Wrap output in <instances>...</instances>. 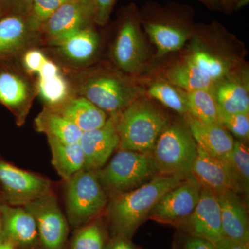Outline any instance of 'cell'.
<instances>
[{"label":"cell","instance_id":"obj_1","mask_svg":"<svg viewBox=\"0 0 249 249\" xmlns=\"http://www.w3.org/2000/svg\"><path fill=\"white\" fill-rule=\"evenodd\" d=\"M184 179L157 175L135 189L111 196L108 205L109 237H124L132 240L161 196Z\"/></svg>","mask_w":249,"mask_h":249},{"label":"cell","instance_id":"obj_2","mask_svg":"<svg viewBox=\"0 0 249 249\" xmlns=\"http://www.w3.org/2000/svg\"><path fill=\"white\" fill-rule=\"evenodd\" d=\"M68 79L73 94L87 98L109 116L119 114L140 96L138 87L111 72L79 70Z\"/></svg>","mask_w":249,"mask_h":249},{"label":"cell","instance_id":"obj_3","mask_svg":"<svg viewBox=\"0 0 249 249\" xmlns=\"http://www.w3.org/2000/svg\"><path fill=\"white\" fill-rule=\"evenodd\" d=\"M168 116L146 100H137L116 115L119 150L151 155L157 139L169 124Z\"/></svg>","mask_w":249,"mask_h":249},{"label":"cell","instance_id":"obj_4","mask_svg":"<svg viewBox=\"0 0 249 249\" xmlns=\"http://www.w3.org/2000/svg\"><path fill=\"white\" fill-rule=\"evenodd\" d=\"M197 145L188 125L175 122L160 134L152 152L158 175L186 178L191 175Z\"/></svg>","mask_w":249,"mask_h":249},{"label":"cell","instance_id":"obj_5","mask_svg":"<svg viewBox=\"0 0 249 249\" xmlns=\"http://www.w3.org/2000/svg\"><path fill=\"white\" fill-rule=\"evenodd\" d=\"M107 196L135 189L158 175L151 155L119 150L106 166L96 170Z\"/></svg>","mask_w":249,"mask_h":249},{"label":"cell","instance_id":"obj_6","mask_svg":"<svg viewBox=\"0 0 249 249\" xmlns=\"http://www.w3.org/2000/svg\"><path fill=\"white\" fill-rule=\"evenodd\" d=\"M66 183L67 219L76 229L101 213L107 206L108 196L93 170H80Z\"/></svg>","mask_w":249,"mask_h":249},{"label":"cell","instance_id":"obj_7","mask_svg":"<svg viewBox=\"0 0 249 249\" xmlns=\"http://www.w3.org/2000/svg\"><path fill=\"white\" fill-rule=\"evenodd\" d=\"M113 61L123 71L135 73L147 58L146 46L140 29V18L134 5L124 10L111 49Z\"/></svg>","mask_w":249,"mask_h":249},{"label":"cell","instance_id":"obj_8","mask_svg":"<svg viewBox=\"0 0 249 249\" xmlns=\"http://www.w3.org/2000/svg\"><path fill=\"white\" fill-rule=\"evenodd\" d=\"M24 207L35 219L40 249H66L70 224L52 193Z\"/></svg>","mask_w":249,"mask_h":249},{"label":"cell","instance_id":"obj_9","mask_svg":"<svg viewBox=\"0 0 249 249\" xmlns=\"http://www.w3.org/2000/svg\"><path fill=\"white\" fill-rule=\"evenodd\" d=\"M0 191L5 204L24 206L52 193V184L47 178L20 169L0 155Z\"/></svg>","mask_w":249,"mask_h":249},{"label":"cell","instance_id":"obj_10","mask_svg":"<svg viewBox=\"0 0 249 249\" xmlns=\"http://www.w3.org/2000/svg\"><path fill=\"white\" fill-rule=\"evenodd\" d=\"M202 186L193 175L172 188L155 205L147 219L178 228L196 207Z\"/></svg>","mask_w":249,"mask_h":249},{"label":"cell","instance_id":"obj_11","mask_svg":"<svg viewBox=\"0 0 249 249\" xmlns=\"http://www.w3.org/2000/svg\"><path fill=\"white\" fill-rule=\"evenodd\" d=\"M93 24L92 3L69 0L47 19L40 31V39L54 47L77 31L91 27Z\"/></svg>","mask_w":249,"mask_h":249},{"label":"cell","instance_id":"obj_12","mask_svg":"<svg viewBox=\"0 0 249 249\" xmlns=\"http://www.w3.org/2000/svg\"><path fill=\"white\" fill-rule=\"evenodd\" d=\"M36 94V85L6 60L0 61V103L14 114L18 125L25 122Z\"/></svg>","mask_w":249,"mask_h":249},{"label":"cell","instance_id":"obj_13","mask_svg":"<svg viewBox=\"0 0 249 249\" xmlns=\"http://www.w3.org/2000/svg\"><path fill=\"white\" fill-rule=\"evenodd\" d=\"M178 228L186 235L215 245L224 237L217 196L202 187L194 211Z\"/></svg>","mask_w":249,"mask_h":249},{"label":"cell","instance_id":"obj_14","mask_svg":"<svg viewBox=\"0 0 249 249\" xmlns=\"http://www.w3.org/2000/svg\"><path fill=\"white\" fill-rule=\"evenodd\" d=\"M152 18H145L142 20L144 29L157 49L158 58L167 53L182 48L188 37L190 32L183 26L179 19L174 18L168 13V10H159L152 15Z\"/></svg>","mask_w":249,"mask_h":249},{"label":"cell","instance_id":"obj_15","mask_svg":"<svg viewBox=\"0 0 249 249\" xmlns=\"http://www.w3.org/2000/svg\"><path fill=\"white\" fill-rule=\"evenodd\" d=\"M116 115L109 116L102 127L82 134L79 143L85 155L84 170L96 171L101 169L114 150L119 148Z\"/></svg>","mask_w":249,"mask_h":249},{"label":"cell","instance_id":"obj_16","mask_svg":"<svg viewBox=\"0 0 249 249\" xmlns=\"http://www.w3.org/2000/svg\"><path fill=\"white\" fill-rule=\"evenodd\" d=\"M0 211L2 219L0 239L10 242L16 249H40L35 219L24 206L2 203Z\"/></svg>","mask_w":249,"mask_h":249},{"label":"cell","instance_id":"obj_17","mask_svg":"<svg viewBox=\"0 0 249 249\" xmlns=\"http://www.w3.org/2000/svg\"><path fill=\"white\" fill-rule=\"evenodd\" d=\"M40 40V36L32 32L26 18L6 14L0 18V61L22 55Z\"/></svg>","mask_w":249,"mask_h":249},{"label":"cell","instance_id":"obj_18","mask_svg":"<svg viewBox=\"0 0 249 249\" xmlns=\"http://www.w3.org/2000/svg\"><path fill=\"white\" fill-rule=\"evenodd\" d=\"M187 124L198 147L209 155L225 160L231 153L235 139L222 125L209 124L186 114Z\"/></svg>","mask_w":249,"mask_h":249},{"label":"cell","instance_id":"obj_19","mask_svg":"<svg viewBox=\"0 0 249 249\" xmlns=\"http://www.w3.org/2000/svg\"><path fill=\"white\" fill-rule=\"evenodd\" d=\"M217 196L220 206L224 237L249 245L248 214L240 195L227 191Z\"/></svg>","mask_w":249,"mask_h":249},{"label":"cell","instance_id":"obj_20","mask_svg":"<svg viewBox=\"0 0 249 249\" xmlns=\"http://www.w3.org/2000/svg\"><path fill=\"white\" fill-rule=\"evenodd\" d=\"M191 175L203 188L213 192L216 196L227 191L235 192L226 160L209 155L198 146Z\"/></svg>","mask_w":249,"mask_h":249},{"label":"cell","instance_id":"obj_21","mask_svg":"<svg viewBox=\"0 0 249 249\" xmlns=\"http://www.w3.org/2000/svg\"><path fill=\"white\" fill-rule=\"evenodd\" d=\"M99 44V36L91 26L77 31L53 47L62 60L71 67L80 69L94 58Z\"/></svg>","mask_w":249,"mask_h":249},{"label":"cell","instance_id":"obj_22","mask_svg":"<svg viewBox=\"0 0 249 249\" xmlns=\"http://www.w3.org/2000/svg\"><path fill=\"white\" fill-rule=\"evenodd\" d=\"M52 109L73 122L83 133L102 127L109 117L89 100L78 95H72L60 106Z\"/></svg>","mask_w":249,"mask_h":249},{"label":"cell","instance_id":"obj_23","mask_svg":"<svg viewBox=\"0 0 249 249\" xmlns=\"http://www.w3.org/2000/svg\"><path fill=\"white\" fill-rule=\"evenodd\" d=\"M213 91L219 107L229 114L249 113L248 83L235 77L218 80Z\"/></svg>","mask_w":249,"mask_h":249},{"label":"cell","instance_id":"obj_24","mask_svg":"<svg viewBox=\"0 0 249 249\" xmlns=\"http://www.w3.org/2000/svg\"><path fill=\"white\" fill-rule=\"evenodd\" d=\"M37 132L45 134L47 139H53L67 143L79 142L83 132L61 114L52 108L44 107L35 119Z\"/></svg>","mask_w":249,"mask_h":249},{"label":"cell","instance_id":"obj_25","mask_svg":"<svg viewBox=\"0 0 249 249\" xmlns=\"http://www.w3.org/2000/svg\"><path fill=\"white\" fill-rule=\"evenodd\" d=\"M47 141L52 152V165L65 182L84 169L85 155L79 142L67 143L53 139Z\"/></svg>","mask_w":249,"mask_h":249},{"label":"cell","instance_id":"obj_26","mask_svg":"<svg viewBox=\"0 0 249 249\" xmlns=\"http://www.w3.org/2000/svg\"><path fill=\"white\" fill-rule=\"evenodd\" d=\"M188 114L209 124H221L222 109L219 107L213 89L183 91Z\"/></svg>","mask_w":249,"mask_h":249},{"label":"cell","instance_id":"obj_27","mask_svg":"<svg viewBox=\"0 0 249 249\" xmlns=\"http://www.w3.org/2000/svg\"><path fill=\"white\" fill-rule=\"evenodd\" d=\"M166 77L170 84L185 91L213 89L216 83L187 59L182 63L170 68Z\"/></svg>","mask_w":249,"mask_h":249},{"label":"cell","instance_id":"obj_28","mask_svg":"<svg viewBox=\"0 0 249 249\" xmlns=\"http://www.w3.org/2000/svg\"><path fill=\"white\" fill-rule=\"evenodd\" d=\"M36 88L47 107H57L73 95L71 83L62 71L54 76L38 77Z\"/></svg>","mask_w":249,"mask_h":249},{"label":"cell","instance_id":"obj_29","mask_svg":"<svg viewBox=\"0 0 249 249\" xmlns=\"http://www.w3.org/2000/svg\"><path fill=\"white\" fill-rule=\"evenodd\" d=\"M234 189L239 195L249 197V150L245 142L235 140L231 153L225 160Z\"/></svg>","mask_w":249,"mask_h":249},{"label":"cell","instance_id":"obj_30","mask_svg":"<svg viewBox=\"0 0 249 249\" xmlns=\"http://www.w3.org/2000/svg\"><path fill=\"white\" fill-rule=\"evenodd\" d=\"M107 241L103 224L98 221H91L76 229L69 249H106Z\"/></svg>","mask_w":249,"mask_h":249},{"label":"cell","instance_id":"obj_31","mask_svg":"<svg viewBox=\"0 0 249 249\" xmlns=\"http://www.w3.org/2000/svg\"><path fill=\"white\" fill-rule=\"evenodd\" d=\"M187 60L214 82L229 75V64L209 52L196 50L191 54Z\"/></svg>","mask_w":249,"mask_h":249},{"label":"cell","instance_id":"obj_32","mask_svg":"<svg viewBox=\"0 0 249 249\" xmlns=\"http://www.w3.org/2000/svg\"><path fill=\"white\" fill-rule=\"evenodd\" d=\"M148 94L165 107L179 114H188L184 93L176 89L173 85L157 82L150 87Z\"/></svg>","mask_w":249,"mask_h":249},{"label":"cell","instance_id":"obj_33","mask_svg":"<svg viewBox=\"0 0 249 249\" xmlns=\"http://www.w3.org/2000/svg\"><path fill=\"white\" fill-rule=\"evenodd\" d=\"M69 0H33L26 19L32 32L40 36V31L47 19Z\"/></svg>","mask_w":249,"mask_h":249},{"label":"cell","instance_id":"obj_34","mask_svg":"<svg viewBox=\"0 0 249 249\" xmlns=\"http://www.w3.org/2000/svg\"><path fill=\"white\" fill-rule=\"evenodd\" d=\"M221 124L236 140L247 142L249 138V113L229 114L222 111Z\"/></svg>","mask_w":249,"mask_h":249},{"label":"cell","instance_id":"obj_35","mask_svg":"<svg viewBox=\"0 0 249 249\" xmlns=\"http://www.w3.org/2000/svg\"><path fill=\"white\" fill-rule=\"evenodd\" d=\"M47 59L45 54L40 49L31 47L23 53V68L29 74H37Z\"/></svg>","mask_w":249,"mask_h":249},{"label":"cell","instance_id":"obj_36","mask_svg":"<svg viewBox=\"0 0 249 249\" xmlns=\"http://www.w3.org/2000/svg\"><path fill=\"white\" fill-rule=\"evenodd\" d=\"M116 1L117 0H91L94 24L98 26H105L107 24Z\"/></svg>","mask_w":249,"mask_h":249},{"label":"cell","instance_id":"obj_37","mask_svg":"<svg viewBox=\"0 0 249 249\" xmlns=\"http://www.w3.org/2000/svg\"><path fill=\"white\" fill-rule=\"evenodd\" d=\"M33 0H2L6 14L19 15L26 18L29 14Z\"/></svg>","mask_w":249,"mask_h":249},{"label":"cell","instance_id":"obj_38","mask_svg":"<svg viewBox=\"0 0 249 249\" xmlns=\"http://www.w3.org/2000/svg\"><path fill=\"white\" fill-rule=\"evenodd\" d=\"M184 234L181 249H215L211 242Z\"/></svg>","mask_w":249,"mask_h":249},{"label":"cell","instance_id":"obj_39","mask_svg":"<svg viewBox=\"0 0 249 249\" xmlns=\"http://www.w3.org/2000/svg\"><path fill=\"white\" fill-rule=\"evenodd\" d=\"M106 249H139L130 239L124 237H109Z\"/></svg>","mask_w":249,"mask_h":249},{"label":"cell","instance_id":"obj_40","mask_svg":"<svg viewBox=\"0 0 249 249\" xmlns=\"http://www.w3.org/2000/svg\"><path fill=\"white\" fill-rule=\"evenodd\" d=\"M214 247L215 249H249L248 244L240 243L225 237H223Z\"/></svg>","mask_w":249,"mask_h":249},{"label":"cell","instance_id":"obj_41","mask_svg":"<svg viewBox=\"0 0 249 249\" xmlns=\"http://www.w3.org/2000/svg\"><path fill=\"white\" fill-rule=\"evenodd\" d=\"M202 4L206 5L208 8L216 11H222L223 6L219 0H199Z\"/></svg>","mask_w":249,"mask_h":249},{"label":"cell","instance_id":"obj_42","mask_svg":"<svg viewBox=\"0 0 249 249\" xmlns=\"http://www.w3.org/2000/svg\"><path fill=\"white\" fill-rule=\"evenodd\" d=\"M222 3L224 11H231L232 9H237V0H219Z\"/></svg>","mask_w":249,"mask_h":249},{"label":"cell","instance_id":"obj_43","mask_svg":"<svg viewBox=\"0 0 249 249\" xmlns=\"http://www.w3.org/2000/svg\"><path fill=\"white\" fill-rule=\"evenodd\" d=\"M0 249H16L14 246L7 241L0 239Z\"/></svg>","mask_w":249,"mask_h":249},{"label":"cell","instance_id":"obj_44","mask_svg":"<svg viewBox=\"0 0 249 249\" xmlns=\"http://www.w3.org/2000/svg\"><path fill=\"white\" fill-rule=\"evenodd\" d=\"M249 0H237V9L243 7L248 4Z\"/></svg>","mask_w":249,"mask_h":249},{"label":"cell","instance_id":"obj_45","mask_svg":"<svg viewBox=\"0 0 249 249\" xmlns=\"http://www.w3.org/2000/svg\"><path fill=\"white\" fill-rule=\"evenodd\" d=\"M6 14L4 5H3L2 0H0V18L4 16Z\"/></svg>","mask_w":249,"mask_h":249},{"label":"cell","instance_id":"obj_46","mask_svg":"<svg viewBox=\"0 0 249 249\" xmlns=\"http://www.w3.org/2000/svg\"><path fill=\"white\" fill-rule=\"evenodd\" d=\"M0 207H1V206H0ZM1 232H2V219H1V211H0V238L1 237Z\"/></svg>","mask_w":249,"mask_h":249},{"label":"cell","instance_id":"obj_47","mask_svg":"<svg viewBox=\"0 0 249 249\" xmlns=\"http://www.w3.org/2000/svg\"><path fill=\"white\" fill-rule=\"evenodd\" d=\"M79 1H84V2H91V3H92V1H91V0H79Z\"/></svg>","mask_w":249,"mask_h":249},{"label":"cell","instance_id":"obj_48","mask_svg":"<svg viewBox=\"0 0 249 249\" xmlns=\"http://www.w3.org/2000/svg\"><path fill=\"white\" fill-rule=\"evenodd\" d=\"M2 199V195H1V191H0V201H1L3 200V199ZM1 202H2V201H1Z\"/></svg>","mask_w":249,"mask_h":249},{"label":"cell","instance_id":"obj_49","mask_svg":"<svg viewBox=\"0 0 249 249\" xmlns=\"http://www.w3.org/2000/svg\"><path fill=\"white\" fill-rule=\"evenodd\" d=\"M3 202H1V201H0V206H1V204H2Z\"/></svg>","mask_w":249,"mask_h":249}]
</instances>
